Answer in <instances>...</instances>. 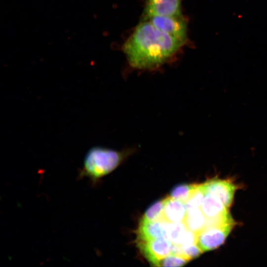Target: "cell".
Wrapping results in <instances>:
<instances>
[{
	"instance_id": "1",
	"label": "cell",
	"mask_w": 267,
	"mask_h": 267,
	"mask_svg": "<svg viewBox=\"0 0 267 267\" xmlns=\"http://www.w3.org/2000/svg\"><path fill=\"white\" fill-rule=\"evenodd\" d=\"M184 44L142 20L125 43L123 49L131 66L153 70L166 63Z\"/></svg>"
},
{
	"instance_id": "2",
	"label": "cell",
	"mask_w": 267,
	"mask_h": 267,
	"mask_svg": "<svg viewBox=\"0 0 267 267\" xmlns=\"http://www.w3.org/2000/svg\"><path fill=\"white\" fill-rule=\"evenodd\" d=\"M130 151H119L100 146L91 148L85 155L79 176L95 182L114 170Z\"/></svg>"
},
{
	"instance_id": "3",
	"label": "cell",
	"mask_w": 267,
	"mask_h": 267,
	"mask_svg": "<svg viewBox=\"0 0 267 267\" xmlns=\"http://www.w3.org/2000/svg\"><path fill=\"white\" fill-rule=\"evenodd\" d=\"M234 224V221L231 218L223 221L207 224L196 234L197 244L203 252L218 248L224 243Z\"/></svg>"
},
{
	"instance_id": "4",
	"label": "cell",
	"mask_w": 267,
	"mask_h": 267,
	"mask_svg": "<svg viewBox=\"0 0 267 267\" xmlns=\"http://www.w3.org/2000/svg\"><path fill=\"white\" fill-rule=\"evenodd\" d=\"M142 20L149 21L158 29L184 44L187 42V22L182 15H154L143 18Z\"/></svg>"
},
{
	"instance_id": "5",
	"label": "cell",
	"mask_w": 267,
	"mask_h": 267,
	"mask_svg": "<svg viewBox=\"0 0 267 267\" xmlns=\"http://www.w3.org/2000/svg\"><path fill=\"white\" fill-rule=\"evenodd\" d=\"M204 194L219 199L229 209L232 204L237 186L229 179L213 178L201 184Z\"/></svg>"
},
{
	"instance_id": "6",
	"label": "cell",
	"mask_w": 267,
	"mask_h": 267,
	"mask_svg": "<svg viewBox=\"0 0 267 267\" xmlns=\"http://www.w3.org/2000/svg\"><path fill=\"white\" fill-rule=\"evenodd\" d=\"M137 244L143 255L154 266L159 261L171 254L173 245L166 238L139 241Z\"/></svg>"
},
{
	"instance_id": "7",
	"label": "cell",
	"mask_w": 267,
	"mask_h": 267,
	"mask_svg": "<svg viewBox=\"0 0 267 267\" xmlns=\"http://www.w3.org/2000/svg\"><path fill=\"white\" fill-rule=\"evenodd\" d=\"M180 0H147L143 18L154 15H180Z\"/></svg>"
},
{
	"instance_id": "8",
	"label": "cell",
	"mask_w": 267,
	"mask_h": 267,
	"mask_svg": "<svg viewBox=\"0 0 267 267\" xmlns=\"http://www.w3.org/2000/svg\"><path fill=\"white\" fill-rule=\"evenodd\" d=\"M167 238L166 222L164 220L144 221L141 220L137 231V242Z\"/></svg>"
},
{
	"instance_id": "9",
	"label": "cell",
	"mask_w": 267,
	"mask_h": 267,
	"mask_svg": "<svg viewBox=\"0 0 267 267\" xmlns=\"http://www.w3.org/2000/svg\"><path fill=\"white\" fill-rule=\"evenodd\" d=\"M164 200L162 220L171 223L183 222L187 212L185 203L170 196Z\"/></svg>"
},
{
	"instance_id": "10",
	"label": "cell",
	"mask_w": 267,
	"mask_h": 267,
	"mask_svg": "<svg viewBox=\"0 0 267 267\" xmlns=\"http://www.w3.org/2000/svg\"><path fill=\"white\" fill-rule=\"evenodd\" d=\"M200 208L209 220H217L230 214L228 209L219 199L208 194H204Z\"/></svg>"
},
{
	"instance_id": "11",
	"label": "cell",
	"mask_w": 267,
	"mask_h": 267,
	"mask_svg": "<svg viewBox=\"0 0 267 267\" xmlns=\"http://www.w3.org/2000/svg\"><path fill=\"white\" fill-rule=\"evenodd\" d=\"M183 222L188 230L197 234L206 226L207 219L200 208H191L187 210Z\"/></svg>"
},
{
	"instance_id": "12",
	"label": "cell",
	"mask_w": 267,
	"mask_h": 267,
	"mask_svg": "<svg viewBox=\"0 0 267 267\" xmlns=\"http://www.w3.org/2000/svg\"><path fill=\"white\" fill-rule=\"evenodd\" d=\"M188 230L183 222L177 223H171L166 222L167 238L173 244L182 245Z\"/></svg>"
},
{
	"instance_id": "13",
	"label": "cell",
	"mask_w": 267,
	"mask_h": 267,
	"mask_svg": "<svg viewBox=\"0 0 267 267\" xmlns=\"http://www.w3.org/2000/svg\"><path fill=\"white\" fill-rule=\"evenodd\" d=\"M198 184H181L175 186L171 191L170 197L184 202L188 199Z\"/></svg>"
},
{
	"instance_id": "14",
	"label": "cell",
	"mask_w": 267,
	"mask_h": 267,
	"mask_svg": "<svg viewBox=\"0 0 267 267\" xmlns=\"http://www.w3.org/2000/svg\"><path fill=\"white\" fill-rule=\"evenodd\" d=\"M164 205V199L156 202L146 210L141 220L144 221L162 220Z\"/></svg>"
},
{
	"instance_id": "15",
	"label": "cell",
	"mask_w": 267,
	"mask_h": 267,
	"mask_svg": "<svg viewBox=\"0 0 267 267\" xmlns=\"http://www.w3.org/2000/svg\"><path fill=\"white\" fill-rule=\"evenodd\" d=\"M204 197V193L201 187V185L198 184L197 187L185 202L187 210L200 208Z\"/></svg>"
},
{
	"instance_id": "16",
	"label": "cell",
	"mask_w": 267,
	"mask_h": 267,
	"mask_svg": "<svg viewBox=\"0 0 267 267\" xmlns=\"http://www.w3.org/2000/svg\"><path fill=\"white\" fill-rule=\"evenodd\" d=\"M189 261L186 258L178 255L169 254L159 261L156 266L157 267H180Z\"/></svg>"
},
{
	"instance_id": "17",
	"label": "cell",
	"mask_w": 267,
	"mask_h": 267,
	"mask_svg": "<svg viewBox=\"0 0 267 267\" xmlns=\"http://www.w3.org/2000/svg\"><path fill=\"white\" fill-rule=\"evenodd\" d=\"M179 246L182 256L189 261L198 257L203 253L197 243Z\"/></svg>"
}]
</instances>
